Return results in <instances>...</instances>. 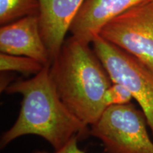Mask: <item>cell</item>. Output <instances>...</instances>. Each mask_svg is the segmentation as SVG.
Segmentation results:
<instances>
[{
	"instance_id": "9c48e42d",
	"label": "cell",
	"mask_w": 153,
	"mask_h": 153,
	"mask_svg": "<svg viewBox=\"0 0 153 153\" xmlns=\"http://www.w3.org/2000/svg\"><path fill=\"white\" fill-rule=\"evenodd\" d=\"M38 0H0V24L4 25L29 15L38 14Z\"/></svg>"
},
{
	"instance_id": "3957f363",
	"label": "cell",
	"mask_w": 153,
	"mask_h": 153,
	"mask_svg": "<svg viewBox=\"0 0 153 153\" xmlns=\"http://www.w3.org/2000/svg\"><path fill=\"white\" fill-rule=\"evenodd\" d=\"M144 113L132 103L107 107L90 126L106 153H153V140L147 130Z\"/></svg>"
},
{
	"instance_id": "5b68a950",
	"label": "cell",
	"mask_w": 153,
	"mask_h": 153,
	"mask_svg": "<svg viewBox=\"0 0 153 153\" xmlns=\"http://www.w3.org/2000/svg\"><path fill=\"white\" fill-rule=\"evenodd\" d=\"M98 35L153 71V0L115 17L103 26Z\"/></svg>"
},
{
	"instance_id": "6da1fadb",
	"label": "cell",
	"mask_w": 153,
	"mask_h": 153,
	"mask_svg": "<svg viewBox=\"0 0 153 153\" xmlns=\"http://www.w3.org/2000/svg\"><path fill=\"white\" fill-rule=\"evenodd\" d=\"M50 65L30 79L11 82L5 91L19 94L23 99L18 118L2 134L0 148L4 149L13 140L26 135L45 139L54 150L62 148L74 136L85 137L89 126L68 109L57 94L50 72Z\"/></svg>"
},
{
	"instance_id": "8fae6325",
	"label": "cell",
	"mask_w": 153,
	"mask_h": 153,
	"mask_svg": "<svg viewBox=\"0 0 153 153\" xmlns=\"http://www.w3.org/2000/svg\"><path fill=\"white\" fill-rule=\"evenodd\" d=\"M133 99L131 91L125 86L118 82H113L105 94L104 102L107 108L111 106L129 104Z\"/></svg>"
},
{
	"instance_id": "277c9868",
	"label": "cell",
	"mask_w": 153,
	"mask_h": 153,
	"mask_svg": "<svg viewBox=\"0 0 153 153\" xmlns=\"http://www.w3.org/2000/svg\"><path fill=\"white\" fill-rule=\"evenodd\" d=\"M91 44L112 82L121 84L131 91L144 113L153 137L152 70L99 35L94 38Z\"/></svg>"
},
{
	"instance_id": "7a4b0ae2",
	"label": "cell",
	"mask_w": 153,
	"mask_h": 153,
	"mask_svg": "<svg viewBox=\"0 0 153 153\" xmlns=\"http://www.w3.org/2000/svg\"><path fill=\"white\" fill-rule=\"evenodd\" d=\"M90 44L68 38L50 66L61 100L88 126L94 124L106 108L104 96L113 83Z\"/></svg>"
},
{
	"instance_id": "8992f818",
	"label": "cell",
	"mask_w": 153,
	"mask_h": 153,
	"mask_svg": "<svg viewBox=\"0 0 153 153\" xmlns=\"http://www.w3.org/2000/svg\"><path fill=\"white\" fill-rule=\"evenodd\" d=\"M0 51L27 56L51 65L48 49L42 38L38 14L29 15L2 25L0 28Z\"/></svg>"
},
{
	"instance_id": "ba28073f",
	"label": "cell",
	"mask_w": 153,
	"mask_h": 153,
	"mask_svg": "<svg viewBox=\"0 0 153 153\" xmlns=\"http://www.w3.org/2000/svg\"><path fill=\"white\" fill-rule=\"evenodd\" d=\"M152 0H85L72 23V36L91 43L101 28L115 17Z\"/></svg>"
},
{
	"instance_id": "30bf717a",
	"label": "cell",
	"mask_w": 153,
	"mask_h": 153,
	"mask_svg": "<svg viewBox=\"0 0 153 153\" xmlns=\"http://www.w3.org/2000/svg\"><path fill=\"white\" fill-rule=\"evenodd\" d=\"M45 66L41 62L27 56L0 53L1 72H17L25 76L38 74Z\"/></svg>"
},
{
	"instance_id": "7c38bea8",
	"label": "cell",
	"mask_w": 153,
	"mask_h": 153,
	"mask_svg": "<svg viewBox=\"0 0 153 153\" xmlns=\"http://www.w3.org/2000/svg\"><path fill=\"white\" fill-rule=\"evenodd\" d=\"M79 137L74 136L69 142L59 150H55L53 152H49L43 150H34L32 153H85L78 146Z\"/></svg>"
},
{
	"instance_id": "52a82bcc",
	"label": "cell",
	"mask_w": 153,
	"mask_h": 153,
	"mask_svg": "<svg viewBox=\"0 0 153 153\" xmlns=\"http://www.w3.org/2000/svg\"><path fill=\"white\" fill-rule=\"evenodd\" d=\"M85 0H38L40 29L51 62L56 58Z\"/></svg>"
}]
</instances>
